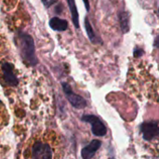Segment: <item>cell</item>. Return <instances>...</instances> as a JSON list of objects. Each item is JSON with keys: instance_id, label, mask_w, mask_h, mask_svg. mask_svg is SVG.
I'll return each mask as SVG.
<instances>
[{"instance_id": "8", "label": "cell", "mask_w": 159, "mask_h": 159, "mask_svg": "<svg viewBox=\"0 0 159 159\" xmlns=\"http://www.w3.org/2000/svg\"><path fill=\"white\" fill-rule=\"evenodd\" d=\"M49 26L55 31L62 32V31H65L68 28V22L65 20L55 17V18H52L49 20Z\"/></svg>"}, {"instance_id": "3", "label": "cell", "mask_w": 159, "mask_h": 159, "mask_svg": "<svg viewBox=\"0 0 159 159\" xmlns=\"http://www.w3.org/2000/svg\"><path fill=\"white\" fill-rule=\"evenodd\" d=\"M62 89H63V91H64L68 101L71 102V104L74 107H75V108H84V107H86V105H87L86 101L81 96L75 94L72 90L71 87L68 84L62 83Z\"/></svg>"}, {"instance_id": "1", "label": "cell", "mask_w": 159, "mask_h": 159, "mask_svg": "<svg viewBox=\"0 0 159 159\" xmlns=\"http://www.w3.org/2000/svg\"><path fill=\"white\" fill-rule=\"evenodd\" d=\"M141 136L144 147L151 154L159 156V124L157 122H144L141 126Z\"/></svg>"}, {"instance_id": "10", "label": "cell", "mask_w": 159, "mask_h": 159, "mask_svg": "<svg viewBox=\"0 0 159 159\" xmlns=\"http://www.w3.org/2000/svg\"><path fill=\"white\" fill-rule=\"evenodd\" d=\"M86 28H87V30H88V34H89V37H90L91 39H93V38H94V34H93V32H92L91 29H90V26H89V23L88 20H86Z\"/></svg>"}, {"instance_id": "6", "label": "cell", "mask_w": 159, "mask_h": 159, "mask_svg": "<svg viewBox=\"0 0 159 159\" xmlns=\"http://www.w3.org/2000/svg\"><path fill=\"white\" fill-rule=\"evenodd\" d=\"M2 72L4 75V79L6 83L9 86H16L18 84V79L14 75L13 66L8 62H4L2 64Z\"/></svg>"}, {"instance_id": "7", "label": "cell", "mask_w": 159, "mask_h": 159, "mask_svg": "<svg viewBox=\"0 0 159 159\" xmlns=\"http://www.w3.org/2000/svg\"><path fill=\"white\" fill-rule=\"evenodd\" d=\"M100 146H101V142L100 141H98V140L92 141L88 146H86L82 150V157L86 159L91 158L92 157H94L96 151L100 148Z\"/></svg>"}, {"instance_id": "4", "label": "cell", "mask_w": 159, "mask_h": 159, "mask_svg": "<svg viewBox=\"0 0 159 159\" xmlns=\"http://www.w3.org/2000/svg\"><path fill=\"white\" fill-rule=\"evenodd\" d=\"M32 157L36 159H49L53 157V154L48 144L36 143L33 147Z\"/></svg>"}, {"instance_id": "2", "label": "cell", "mask_w": 159, "mask_h": 159, "mask_svg": "<svg viewBox=\"0 0 159 159\" xmlns=\"http://www.w3.org/2000/svg\"><path fill=\"white\" fill-rule=\"evenodd\" d=\"M20 42L21 48V54L23 59L32 66L37 63V58L35 56V48L33 37L27 34H20Z\"/></svg>"}, {"instance_id": "12", "label": "cell", "mask_w": 159, "mask_h": 159, "mask_svg": "<svg viewBox=\"0 0 159 159\" xmlns=\"http://www.w3.org/2000/svg\"><path fill=\"white\" fill-rule=\"evenodd\" d=\"M85 2V5H86V7L87 9H89V0H84Z\"/></svg>"}, {"instance_id": "11", "label": "cell", "mask_w": 159, "mask_h": 159, "mask_svg": "<svg viewBox=\"0 0 159 159\" xmlns=\"http://www.w3.org/2000/svg\"><path fill=\"white\" fill-rule=\"evenodd\" d=\"M42 1H43V3H44L47 7H48V6L52 5L54 2H56L57 0H42Z\"/></svg>"}, {"instance_id": "5", "label": "cell", "mask_w": 159, "mask_h": 159, "mask_svg": "<svg viewBox=\"0 0 159 159\" xmlns=\"http://www.w3.org/2000/svg\"><path fill=\"white\" fill-rule=\"evenodd\" d=\"M82 119L89 123L92 127V132L96 136H104L106 134V128L102 122L95 116H85Z\"/></svg>"}, {"instance_id": "9", "label": "cell", "mask_w": 159, "mask_h": 159, "mask_svg": "<svg viewBox=\"0 0 159 159\" xmlns=\"http://www.w3.org/2000/svg\"><path fill=\"white\" fill-rule=\"evenodd\" d=\"M70 10H71V14H72V19L73 21L75 23V26L77 28L78 27V13H77V9L75 7V0H67Z\"/></svg>"}]
</instances>
